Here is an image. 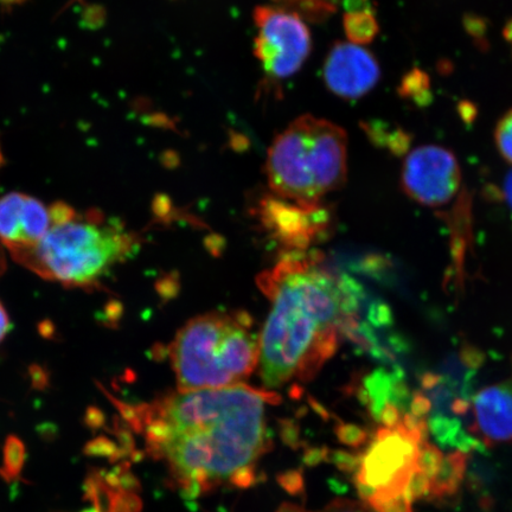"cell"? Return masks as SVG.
Segmentation results:
<instances>
[{
    "label": "cell",
    "instance_id": "f546056e",
    "mask_svg": "<svg viewBox=\"0 0 512 512\" xmlns=\"http://www.w3.org/2000/svg\"><path fill=\"white\" fill-rule=\"evenodd\" d=\"M278 512H310L305 510L302 507H299V505L291 504V503H285L281 505Z\"/></svg>",
    "mask_w": 512,
    "mask_h": 512
},
{
    "label": "cell",
    "instance_id": "cb8c5ba5",
    "mask_svg": "<svg viewBox=\"0 0 512 512\" xmlns=\"http://www.w3.org/2000/svg\"><path fill=\"white\" fill-rule=\"evenodd\" d=\"M343 6L348 14H356V12H371L375 14V8L371 0H344Z\"/></svg>",
    "mask_w": 512,
    "mask_h": 512
},
{
    "label": "cell",
    "instance_id": "2e32d148",
    "mask_svg": "<svg viewBox=\"0 0 512 512\" xmlns=\"http://www.w3.org/2000/svg\"><path fill=\"white\" fill-rule=\"evenodd\" d=\"M462 22L466 34L472 38L473 44H475L480 53H488L490 50L488 19L475 14V12H466Z\"/></svg>",
    "mask_w": 512,
    "mask_h": 512
},
{
    "label": "cell",
    "instance_id": "484cf974",
    "mask_svg": "<svg viewBox=\"0 0 512 512\" xmlns=\"http://www.w3.org/2000/svg\"><path fill=\"white\" fill-rule=\"evenodd\" d=\"M10 331V318L5 307L0 303V342L9 334Z\"/></svg>",
    "mask_w": 512,
    "mask_h": 512
},
{
    "label": "cell",
    "instance_id": "603a6c76",
    "mask_svg": "<svg viewBox=\"0 0 512 512\" xmlns=\"http://www.w3.org/2000/svg\"><path fill=\"white\" fill-rule=\"evenodd\" d=\"M279 482L291 494H298V492L303 490V477L300 473H286V475L279 478Z\"/></svg>",
    "mask_w": 512,
    "mask_h": 512
},
{
    "label": "cell",
    "instance_id": "52a82bcc",
    "mask_svg": "<svg viewBox=\"0 0 512 512\" xmlns=\"http://www.w3.org/2000/svg\"><path fill=\"white\" fill-rule=\"evenodd\" d=\"M258 35L254 54L268 76L287 79L309 59L312 41L309 28L294 12L277 6H258L254 10Z\"/></svg>",
    "mask_w": 512,
    "mask_h": 512
},
{
    "label": "cell",
    "instance_id": "83f0119b",
    "mask_svg": "<svg viewBox=\"0 0 512 512\" xmlns=\"http://www.w3.org/2000/svg\"><path fill=\"white\" fill-rule=\"evenodd\" d=\"M437 70L440 75H451L454 70V64L448 59H441L438 61Z\"/></svg>",
    "mask_w": 512,
    "mask_h": 512
},
{
    "label": "cell",
    "instance_id": "9a60e30c",
    "mask_svg": "<svg viewBox=\"0 0 512 512\" xmlns=\"http://www.w3.org/2000/svg\"><path fill=\"white\" fill-rule=\"evenodd\" d=\"M281 8L297 14L300 18L313 23H322L334 15L341 0H281Z\"/></svg>",
    "mask_w": 512,
    "mask_h": 512
},
{
    "label": "cell",
    "instance_id": "f1b7e54d",
    "mask_svg": "<svg viewBox=\"0 0 512 512\" xmlns=\"http://www.w3.org/2000/svg\"><path fill=\"white\" fill-rule=\"evenodd\" d=\"M502 35L504 41L509 43L512 47V18H510L509 21L504 24Z\"/></svg>",
    "mask_w": 512,
    "mask_h": 512
},
{
    "label": "cell",
    "instance_id": "7402d4cb",
    "mask_svg": "<svg viewBox=\"0 0 512 512\" xmlns=\"http://www.w3.org/2000/svg\"><path fill=\"white\" fill-rule=\"evenodd\" d=\"M456 110L458 117L466 127L475 125L479 115V108L475 102L467 99L460 100Z\"/></svg>",
    "mask_w": 512,
    "mask_h": 512
},
{
    "label": "cell",
    "instance_id": "ac0fdd59",
    "mask_svg": "<svg viewBox=\"0 0 512 512\" xmlns=\"http://www.w3.org/2000/svg\"><path fill=\"white\" fill-rule=\"evenodd\" d=\"M5 456H4V469L3 473L5 477L9 479L15 478L18 476L19 471H21L24 460V446L15 437H10L6 440L5 445Z\"/></svg>",
    "mask_w": 512,
    "mask_h": 512
},
{
    "label": "cell",
    "instance_id": "1f68e13d",
    "mask_svg": "<svg viewBox=\"0 0 512 512\" xmlns=\"http://www.w3.org/2000/svg\"><path fill=\"white\" fill-rule=\"evenodd\" d=\"M274 2H281V0H274Z\"/></svg>",
    "mask_w": 512,
    "mask_h": 512
},
{
    "label": "cell",
    "instance_id": "5bb4252c",
    "mask_svg": "<svg viewBox=\"0 0 512 512\" xmlns=\"http://www.w3.org/2000/svg\"><path fill=\"white\" fill-rule=\"evenodd\" d=\"M343 25L345 35L350 43L356 46L373 42L380 32V25L377 23L375 14L371 12H356V14L345 12Z\"/></svg>",
    "mask_w": 512,
    "mask_h": 512
},
{
    "label": "cell",
    "instance_id": "8992f818",
    "mask_svg": "<svg viewBox=\"0 0 512 512\" xmlns=\"http://www.w3.org/2000/svg\"><path fill=\"white\" fill-rule=\"evenodd\" d=\"M428 422L412 412L400 424L382 427L360 458L356 486L374 512L400 498H413L412 485L420 472L422 446L426 443Z\"/></svg>",
    "mask_w": 512,
    "mask_h": 512
},
{
    "label": "cell",
    "instance_id": "3957f363",
    "mask_svg": "<svg viewBox=\"0 0 512 512\" xmlns=\"http://www.w3.org/2000/svg\"><path fill=\"white\" fill-rule=\"evenodd\" d=\"M275 195L300 206H317L348 178V136L325 119L303 115L275 138L266 159Z\"/></svg>",
    "mask_w": 512,
    "mask_h": 512
},
{
    "label": "cell",
    "instance_id": "d4e9b609",
    "mask_svg": "<svg viewBox=\"0 0 512 512\" xmlns=\"http://www.w3.org/2000/svg\"><path fill=\"white\" fill-rule=\"evenodd\" d=\"M412 505L411 499L400 498L398 501L384 505V507L375 512H413Z\"/></svg>",
    "mask_w": 512,
    "mask_h": 512
},
{
    "label": "cell",
    "instance_id": "277c9868",
    "mask_svg": "<svg viewBox=\"0 0 512 512\" xmlns=\"http://www.w3.org/2000/svg\"><path fill=\"white\" fill-rule=\"evenodd\" d=\"M170 357L179 390L239 386L259 366L260 335L246 315L207 313L183 326Z\"/></svg>",
    "mask_w": 512,
    "mask_h": 512
},
{
    "label": "cell",
    "instance_id": "44dd1931",
    "mask_svg": "<svg viewBox=\"0 0 512 512\" xmlns=\"http://www.w3.org/2000/svg\"><path fill=\"white\" fill-rule=\"evenodd\" d=\"M310 512H374L366 503L351 501L347 498H338L331 502L323 510Z\"/></svg>",
    "mask_w": 512,
    "mask_h": 512
},
{
    "label": "cell",
    "instance_id": "8fae6325",
    "mask_svg": "<svg viewBox=\"0 0 512 512\" xmlns=\"http://www.w3.org/2000/svg\"><path fill=\"white\" fill-rule=\"evenodd\" d=\"M469 431L477 443H512V362L507 379L478 392L469 408Z\"/></svg>",
    "mask_w": 512,
    "mask_h": 512
},
{
    "label": "cell",
    "instance_id": "5b68a950",
    "mask_svg": "<svg viewBox=\"0 0 512 512\" xmlns=\"http://www.w3.org/2000/svg\"><path fill=\"white\" fill-rule=\"evenodd\" d=\"M133 249V236L121 224L93 210L53 224L37 246L11 255L47 280L87 288L99 285Z\"/></svg>",
    "mask_w": 512,
    "mask_h": 512
},
{
    "label": "cell",
    "instance_id": "d6986e66",
    "mask_svg": "<svg viewBox=\"0 0 512 512\" xmlns=\"http://www.w3.org/2000/svg\"><path fill=\"white\" fill-rule=\"evenodd\" d=\"M363 131L366 132L370 143L379 149L387 147L390 136L394 131L395 127H392L387 121L374 119L369 121H363L361 123Z\"/></svg>",
    "mask_w": 512,
    "mask_h": 512
},
{
    "label": "cell",
    "instance_id": "e0dca14e",
    "mask_svg": "<svg viewBox=\"0 0 512 512\" xmlns=\"http://www.w3.org/2000/svg\"><path fill=\"white\" fill-rule=\"evenodd\" d=\"M494 137L499 155L512 164V108L498 120Z\"/></svg>",
    "mask_w": 512,
    "mask_h": 512
},
{
    "label": "cell",
    "instance_id": "4fadbf2b",
    "mask_svg": "<svg viewBox=\"0 0 512 512\" xmlns=\"http://www.w3.org/2000/svg\"><path fill=\"white\" fill-rule=\"evenodd\" d=\"M398 94L401 99L412 100L419 108L431 106L434 95L431 91V78L425 70L414 67L402 76Z\"/></svg>",
    "mask_w": 512,
    "mask_h": 512
},
{
    "label": "cell",
    "instance_id": "7a4b0ae2",
    "mask_svg": "<svg viewBox=\"0 0 512 512\" xmlns=\"http://www.w3.org/2000/svg\"><path fill=\"white\" fill-rule=\"evenodd\" d=\"M259 285L271 302L260 334L262 382L280 388L311 380L335 354L350 316L341 281L315 260L288 256Z\"/></svg>",
    "mask_w": 512,
    "mask_h": 512
},
{
    "label": "cell",
    "instance_id": "4dcf8cb0",
    "mask_svg": "<svg viewBox=\"0 0 512 512\" xmlns=\"http://www.w3.org/2000/svg\"><path fill=\"white\" fill-rule=\"evenodd\" d=\"M23 2H25V0H0V3L6 4V5L21 4Z\"/></svg>",
    "mask_w": 512,
    "mask_h": 512
},
{
    "label": "cell",
    "instance_id": "d6a6232c",
    "mask_svg": "<svg viewBox=\"0 0 512 512\" xmlns=\"http://www.w3.org/2000/svg\"><path fill=\"white\" fill-rule=\"evenodd\" d=\"M0 159H2V157H0Z\"/></svg>",
    "mask_w": 512,
    "mask_h": 512
},
{
    "label": "cell",
    "instance_id": "ffe728a7",
    "mask_svg": "<svg viewBox=\"0 0 512 512\" xmlns=\"http://www.w3.org/2000/svg\"><path fill=\"white\" fill-rule=\"evenodd\" d=\"M414 136L411 132L400 126H396L390 136L387 149L395 157H403L408 155L413 143Z\"/></svg>",
    "mask_w": 512,
    "mask_h": 512
},
{
    "label": "cell",
    "instance_id": "ba28073f",
    "mask_svg": "<svg viewBox=\"0 0 512 512\" xmlns=\"http://www.w3.org/2000/svg\"><path fill=\"white\" fill-rule=\"evenodd\" d=\"M462 170L456 155L446 147L424 145L406 157L401 171V188L421 206L443 207L457 195Z\"/></svg>",
    "mask_w": 512,
    "mask_h": 512
},
{
    "label": "cell",
    "instance_id": "6da1fadb",
    "mask_svg": "<svg viewBox=\"0 0 512 512\" xmlns=\"http://www.w3.org/2000/svg\"><path fill=\"white\" fill-rule=\"evenodd\" d=\"M275 395L245 384L178 390L132 419L146 450L164 463L171 484L187 499L223 485L248 488L255 467L271 448L267 405Z\"/></svg>",
    "mask_w": 512,
    "mask_h": 512
},
{
    "label": "cell",
    "instance_id": "30bf717a",
    "mask_svg": "<svg viewBox=\"0 0 512 512\" xmlns=\"http://www.w3.org/2000/svg\"><path fill=\"white\" fill-rule=\"evenodd\" d=\"M49 229V209L37 198L19 192L0 198V241L11 254L34 248Z\"/></svg>",
    "mask_w": 512,
    "mask_h": 512
},
{
    "label": "cell",
    "instance_id": "9c48e42d",
    "mask_svg": "<svg viewBox=\"0 0 512 512\" xmlns=\"http://www.w3.org/2000/svg\"><path fill=\"white\" fill-rule=\"evenodd\" d=\"M324 82L331 93L345 100L361 99L381 79L380 63L366 48L337 42L324 62Z\"/></svg>",
    "mask_w": 512,
    "mask_h": 512
},
{
    "label": "cell",
    "instance_id": "7c38bea8",
    "mask_svg": "<svg viewBox=\"0 0 512 512\" xmlns=\"http://www.w3.org/2000/svg\"><path fill=\"white\" fill-rule=\"evenodd\" d=\"M466 462L467 454L463 451L444 456L428 490L427 499L441 502L456 495L465 477Z\"/></svg>",
    "mask_w": 512,
    "mask_h": 512
},
{
    "label": "cell",
    "instance_id": "4316f807",
    "mask_svg": "<svg viewBox=\"0 0 512 512\" xmlns=\"http://www.w3.org/2000/svg\"><path fill=\"white\" fill-rule=\"evenodd\" d=\"M502 192L503 200L507 202L512 213V170L509 172L507 177H505L504 190Z\"/></svg>",
    "mask_w": 512,
    "mask_h": 512
}]
</instances>
